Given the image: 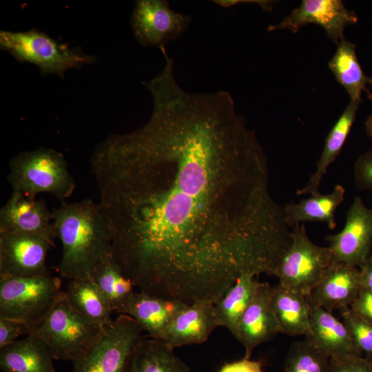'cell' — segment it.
Instances as JSON below:
<instances>
[{
  "mask_svg": "<svg viewBox=\"0 0 372 372\" xmlns=\"http://www.w3.org/2000/svg\"><path fill=\"white\" fill-rule=\"evenodd\" d=\"M145 86L148 121L90 158L116 264L141 291L187 304L216 303L244 273L273 276L291 230L230 93L189 92L172 70Z\"/></svg>",
  "mask_w": 372,
  "mask_h": 372,
  "instance_id": "1",
  "label": "cell"
},
{
  "mask_svg": "<svg viewBox=\"0 0 372 372\" xmlns=\"http://www.w3.org/2000/svg\"><path fill=\"white\" fill-rule=\"evenodd\" d=\"M52 214L56 238L62 245L59 274L70 280L92 278L112 257V234L103 208L90 199L63 201Z\"/></svg>",
  "mask_w": 372,
  "mask_h": 372,
  "instance_id": "2",
  "label": "cell"
},
{
  "mask_svg": "<svg viewBox=\"0 0 372 372\" xmlns=\"http://www.w3.org/2000/svg\"><path fill=\"white\" fill-rule=\"evenodd\" d=\"M9 167L7 179L12 192L31 198L48 193L63 202L76 187L63 154L51 148L20 152L10 160Z\"/></svg>",
  "mask_w": 372,
  "mask_h": 372,
  "instance_id": "3",
  "label": "cell"
},
{
  "mask_svg": "<svg viewBox=\"0 0 372 372\" xmlns=\"http://www.w3.org/2000/svg\"><path fill=\"white\" fill-rule=\"evenodd\" d=\"M0 48L21 63L28 62L39 67L43 76L56 74L61 79L70 69L79 70L98 61L81 48L60 43L37 29L26 31H0Z\"/></svg>",
  "mask_w": 372,
  "mask_h": 372,
  "instance_id": "4",
  "label": "cell"
},
{
  "mask_svg": "<svg viewBox=\"0 0 372 372\" xmlns=\"http://www.w3.org/2000/svg\"><path fill=\"white\" fill-rule=\"evenodd\" d=\"M103 329L77 312L65 291L46 316L29 335L42 340L54 360H76L83 357L101 335Z\"/></svg>",
  "mask_w": 372,
  "mask_h": 372,
  "instance_id": "5",
  "label": "cell"
},
{
  "mask_svg": "<svg viewBox=\"0 0 372 372\" xmlns=\"http://www.w3.org/2000/svg\"><path fill=\"white\" fill-rule=\"evenodd\" d=\"M63 293L60 279L50 274L0 278V316L21 321L32 330Z\"/></svg>",
  "mask_w": 372,
  "mask_h": 372,
  "instance_id": "6",
  "label": "cell"
},
{
  "mask_svg": "<svg viewBox=\"0 0 372 372\" xmlns=\"http://www.w3.org/2000/svg\"><path fill=\"white\" fill-rule=\"evenodd\" d=\"M333 261L329 247L314 244L304 223L293 227L291 242L282 255L275 276L281 285L307 296Z\"/></svg>",
  "mask_w": 372,
  "mask_h": 372,
  "instance_id": "7",
  "label": "cell"
},
{
  "mask_svg": "<svg viewBox=\"0 0 372 372\" xmlns=\"http://www.w3.org/2000/svg\"><path fill=\"white\" fill-rule=\"evenodd\" d=\"M143 331L133 318L119 314L90 350L72 362V372H126L134 349L143 339Z\"/></svg>",
  "mask_w": 372,
  "mask_h": 372,
  "instance_id": "8",
  "label": "cell"
},
{
  "mask_svg": "<svg viewBox=\"0 0 372 372\" xmlns=\"http://www.w3.org/2000/svg\"><path fill=\"white\" fill-rule=\"evenodd\" d=\"M192 21L189 14L173 10L166 0H137L130 25L140 45L161 49L184 34Z\"/></svg>",
  "mask_w": 372,
  "mask_h": 372,
  "instance_id": "9",
  "label": "cell"
},
{
  "mask_svg": "<svg viewBox=\"0 0 372 372\" xmlns=\"http://www.w3.org/2000/svg\"><path fill=\"white\" fill-rule=\"evenodd\" d=\"M333 260L360 268L372 251V207L355 196L343 229L326 238Z\"/></svg>",
  "mask_w": 372,
  "mask_h": 372,
  "instance_id": "10",
  "label": "cell"
},
{
  "mask_svg": "<svg viewBox=\"0 0 372 372\" xmlns=\"http://www.w3.org/2000/svg\"><path fill=\"white\" fill-rule=\"evenodd\" d=\"M54 246L40 236L0 232V278L50 274L46 257Z\"/></svg>",
  "mask_w": 372,
  "mask_h": 372,
  "instance_id": "11",
  "label": "cell"
},
{
  "mask_svg": "<svg viewBox=\"0 0 372 372\" xmlns=\"http://www.w3.org/2000/svg\"><path fill=\"white\" fill-rule=\"evenodd\" d=\"M357 21L355 12L347 9L340 0H303L299 7L280 23L269 25L267 30H287L297 33L302 27L314 23L320 25L338 45L344 39L345 28Z\"/></svg>",
  "mask_w": 372,
  "mask_h": 372,
  "instance_id": "12",
  "label": "cell"
},
{
  "mask_svg": "<svg viewBox=\"0 0 372 372\" xmlns=\"http://www.w3.org/2000/svg\"><path fill=\"white\" fill-rule=\"evenodd\" d=\"M52 220L53 214L43 199L12 192L0 210V232L37 236L54 245L56 235Z\"/></svg>",
  "mask_w": 372,
  "mask_h": 372,
  "instance_id": "13",
  "label": "cell"
},
{
  "mask_svg": "<svg viewBox=\"0 0 372 372\" xmlns=\"http://www.w3.org/2000/svg\"><path fill=\"white\" fill-rule=\"evenodd\" d=\"M271 286L259 283L249 304L241 316L234 337L244 346L245 358L253 350L280 333L271 302Z\"/></svg>",
  "mask_w": 372,
  "mask_h": 372,
  "instance_id": "14",
  "label": "cell"
},
{
  "mask_svg": "<svg viewBox=\"0 0 372 372\" xmlns=\"http://www.w3.org/2000/svg\"><path fill=\"white\" fill-rule=\"evenodd\" d=\"M214 303L198 300L186 304L172 320L165 329L162 340L174 349L206 342L218 327Z\"/></svg>",
  "mask_w": 372,
  "mask_h": 372,
  "instance_id": "15",
  "label": "cell"
},
{
  "mask_svg": "<svg viewBox=\"0 0 372 372\" xmlns=\"http://www.w3.org/2000/svg\"><path fill=\"white\" fill-rule=\"evenodd\" d=\"M361 289L360 269L333 261L312 290L309 299L332 312L349 308Z\"/></svg>",
  "mask_w": 372,
  "mask_h": 372,
  "instance_id": "16",
  "label": "cell"
},
{
  "mask_svg": "<svg viewBox=\"0 0 372 372\" xmlns=\"http://www.w3.org/2000/svg\"><path fill=\"white\" fill-rule=\"evenodd\" d=\"M187 304L143 291H134L115 311L133 318L154 339L161 340L167 326Z\"/></svg>",
  "mask_w": 372,
  "mask_h": 372,
  "instance_id": "17",
  "label": "cell"
},
{
  "mask_svg": "<svg viewBox=\"0 0 372 372\" xmlns=\"http://www.w3.org/2000/svg\"><path fill=\"white\" fill-rule=\"evenodd\" d=\"M309 300L311 333L305 338L330 358L362 355L343 321L334 316L332 312Z\"/></svg>",
  "mask_w": 372,
  "mask_h": 372,
  "instance_id": "18",
  "label": "cell"
},
{
  "mask_svg": "<svg viewBox=\"0 0 372 372\" xmlns=\"http://www.w3.org/2000/svg\"><path fill=\"white\" fill-rule=\"evenodd\" d=\"M271 302L280 333L305 338L311 335L309 296L278 284L271 287Z\"/></svg>",
  "mask_w": 372,
  "mask_h": 372,
  "instance_id": "19",
  "label": "cell"
},
{
  "mask_svg": "<svg viewBox=\"0 0 372 372\" xmlns=\"http://www.w3.org/2000/svg\"><path fill=\"white\" fill-rule=\"evenodd\" d=\"M0 369L3 372H55L54 360L45 343L28 335L0 349Z\"/></svg>",
  "mask_w": 372,
  "mask_h": 372,
  "instance_id": "20",
  "label": "cell"
},
{
  "mask_svg": "<svg viewBox=\"0 0 372 372\" xmlns=\"http://www.w3.org/2000/svg\"><path fill=\"white\" fill-rule=\"evenodd\" d=\"M344 187L337 184L327 194L318 193L297 203H286L282 206L285 222L289 228L305 222H322L334 229L337 225L335 211L344 201Z\"/></svg>",
  "mask_w": 372,
  "mask_h": 372,
  "instance_id": "21",
  "label": "cell"
},
{
  "mask_svg": "<svg viewBox=\"0 0 372 372\" xmlns=\"http://www.w3.org/2000/svg\"><path fill=\"white\" fill-rule=\"evenodd\" d=\"M360 103L361 101H350L326 138L315 172L311 175L306 185L296 191L297 195H315L320 193V183L329 167L340 154L355 120Z\"/></svg>",
  "mask_w": 372,
  "mask_h": 372,
  "instance_id": "22",
  "label": "cell"
},
{
  "mask_svg": "<svg viewBox=\"0 0 372 372\" xmlns=\"http://www.w3.org/2000/svg\"><path fill=\"white\" fill-rule=\"evenodd\" d=\"M126 372H190V368L165 341L151 338L137 344Z\"/></svg>",
  "mask_w": 372,
  "mask_h": 372,
  "instance_id": "23",
  "label": "cell"
},
{
  "mask_svg": "<svg viewBox=\"0 0 372 372\" xmlns=\"http://www.w3.org/2000/svg\"><path fill=\"white\" fill-rule=\"evenodd\" d=\"M355 47L354 43L344 39L341 40L328 65L336 81L349 94L351 101H362L363 92L372 99V94L366 88L367 84H372V78L362 71L356 56Z\"/></svg>",
  "mask_w": 372,
  "mask_h": 372,
  "instance_id": "24",
  "label": "cell"
},
{
  "mask_svg": "<svg viewBox=\"0 0 372 372\" xmlns=\"http://www.w3.org/2000/svg\"><path fill=\"white\" fill-rule=\"evenodd\" d=\"M65 294L77 312L103 329L112 323L110 304L92 278L70 280Z\"/></svg>",
  "mask_w": 372,
  "mask_h": 372,
  "instance_id": "25",
  "label": "cell"
},
{
  "mask_svg": "<svg viewBox=\"0 0 372 372\" xmlns=\"http://www.w3.org/2000/svg\"><path fill=\"white\" fill-rule=\"evenodd\" d=\"M260 282L249 273L241 275L235 284L214 304L218 326L226 327L234 336L239 320L249 304Z\"/></svg>",
  "mask_w": 372,
  "mask_h": 372,
  "instance_id": "26",
  "label": "cell"
},
{
  "mask_svg": "<svg viewBox=\"0 0 372 372\" xmlns=\"http://www.w3.org/2000/svg\"><path fill=\"white\" fill-rule=\"evenodd\" d=\"M92 279L116 311L134 292V284L121 271L113 258H110L93 273Z\"/></svg>",
  "mask_w": 372,
  "mask_h": 372,
  "instance_id": "27",
  "label": "cell"
},
{
  "mask_svg": "<svg viewBox=\"0 0 372 372\" xmlns=\"http://www.w3.org/2000/svg\"><path fill=\"white\" fill-rule=\"evenodd\" d=\"M285 372H331L330 357L307 338L292 343L286 355Z\"/></svg>",
  "mask_w": 372,
  "mask_h": 372,
  "instance_id": "28",
  "label": "cell"
},
{
  "mask_svg": "<svg viewBox=\"0 0 372 372\" xmlns=\"http://www.w3.org/2000/svg\"><path fill=\"white\" fill-rule=\"evenodd\" d=\"M342 321L360 352L372 360V323L349 308L340 311Z\"/></svg>",
  "mask_w": 372,
  "mask_h": 372,
  "instance_id": "29",
  "label": "cell"
},
{
  "mask_svg": "<svg viewBox=\"0 0 372 372\" xmlns=\"http://www.w3.org/2000/svg\"><path fill=\"white\" fill-rule=\"evenodd\" d=\"M355 185L358 189L372 192V149L360 154L353 168Z\"/></svg>",
  "mask_w": 372,
  "mask_h": 372,
  "instance_id": "30",
  "label": "cell"
},
{
  "mask_svg": "<svg viewBox=\"0 0 372 372\" xmlns=\"http://www.w3.org/2000/svg\"><path fill=\"white\" fill-rule=\"evenodd\" d=\"M331 372H372V360L362 355L330 358Z\"/></svg>",
  "mask_w": 372,
  "mask_h": 372,
  "instance_id": "31",
  "label": "cell"
},
{
  "mask_svg": "<svg viewBox=\"0 0 372 372\" xmlns=\"http://www.w3.org/2000/svg\"><path fill=\"white\" fill-rule=\"evenodd\" d=\"M31 328L26 324L0 316V349L17 341L21 335H29Z\"/></svg>",
  "mask_w": 372,
  "mask_h": 372,
  "instance_id": "32",
  "label": "cell"
},
{
  "mask_svg": "<svg viewBox=\"0 0 372 372\" xmlns=\"http://www.w3.org/2000/svg\"><path fill=\"white\" fill-rule=\"evenodd\" d=\"M350 309L372 323V293L361 289Z\"/></svg>",
  "mask_w": 372,
  "mask_h": 372,
  "instance_id": "33",
  "label": "cell"
},
{
  "mask_svg": "<svg viewBox=\"0 0 372 372\" xmlns=\"http://www.w3.org/2000/svg\"><path fill=\"white\" fill-rule=\"evenodd\" d=\"M219 372H262V363L244 358L240 360L225 364Z\"/></svg>",
  "mask_w": 372,
  "mask_h": 372,
  "instance_id": "34",
  "label": "cell"
},
{
  "mask_svg": "<svg viewBox=\"0 0 372 372\" xmlns=\"http://www.w3.org/2000/svg\"><path fill=\"white\" fill-rule=\"evenodd\" d=\"M359 269L361 289L372 293V251Z\"/></svg>",
  "mask_w": 372,
  "mask_h": 372,
  "instance_id": "35",
  "label": "cell"
},
{
  "mask_svg": "<svg viewBox=\"0 0 372 372\" xmlns=\"http://www.w3.org/2000/svg\"><path fill=\"white\" fill-rule=\"evenodd\" d=\"M213 2L223 8H229L240 3H254L265 11L271 10L273 4V1L268 0H214Z\"/></svg>",
  "mask_w": 372,
  "mask_h": 372,
  "instance_id": "36",
  "label": "cell"
},
{
  "mask_svg": "<svg viewBox=\"0 0 372 372\" xmlns=\"http://www.w3.org/2000/svg\"><path fill=\"white\" fill-rule=\"evenodd\" d=\"M365 130L367 135L372 138V114H371L365 122Z\"/></svg>",
  "mask_w": 372,
  "mask_h": 372,
  "instance_id": "37",
  "label": "cell"
}]
</instances>
